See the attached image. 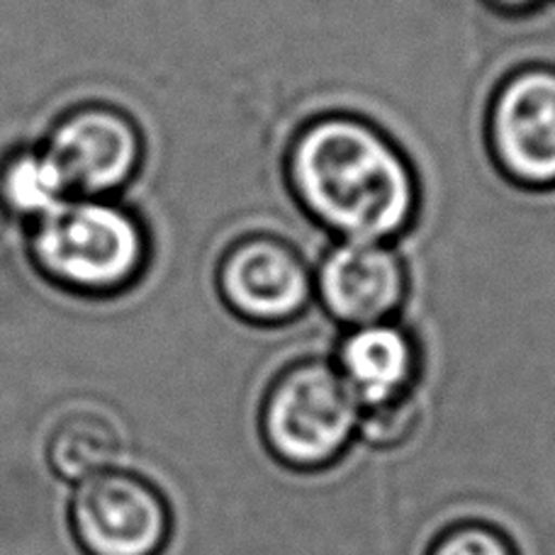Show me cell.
<instances>
[{
  "mask_svg": "<svg viewBox=\"0 0 555 555\" xmlns=\"http://www.w3.org/2000/svg\"><path fill=\"white\" fill-rule=\"evenodd\" d=\"M44 149L76 197H107L132 181L142 137L132 117L105 103H83L56 117Z\"/></svg>",
  "mask_w": 555,
  "mask_h": 555,
  "instance_id": "5",
  "label": "cell"
},
{
  "mask_svg": "<svg viewBox=\"0 0 555 555\" xmlns=\"http://www.w3.org/2000/svg\"><path fill=\"white\" fill-rule=\"evenodd\" d=\"M429 555H517L512 541L488 524H461L434 541Z\"/></svg>",
  "mask_w": 555,
  "mask_h": 555,
  "instance_id": "12",
  "label": "cell"
},
{
  "mask_svg": "<svg viewBox=\"0 0 555 555\" xmlns=\"http://www.w3.org/2000/svg\"><path fill=\"white\" fill-rule=\"evenodd\" d=\"M317 291L336 320L356 326L383 322L404 295V271L378 242H344L326 256Z\"/></svg>",
  "mask_w": 555,
  "mask_h": 555,
  "instance_id": "7",
  "label": "cell"
},
{
  "mask_svg": "<svg viewBox=\"0 0 555 555\" xmlns=\"http://www.w3.org/2000/svg\"><path fill=\"white\" fill-rule=\"evenodd\" d=\"M37 271L66 293L111 297L142 275L149 240L142 222L107 197H68L33 222Z\"/></svg>",
  "mask_w": 555,
  "mask_h": 555,
  "instance_id": "2",
  "label": "cell"
},
{
  "mask_svg": "<svg viewBox=\"0 0 555 555\" xmlns=\"http://www.w3.org/2000/svg\"><path fill=\"white\" fill-rule=\"evenodd\" d=\"M492 146L512 178L555 183V74L531 68L514 76L492 105Z\"/></svg>",
  "mask_w": 555,
  "mask_h": 555,
  "instance_id": "6",
  "label": "cell"
},
{
  "mask_svg": "<svg viewBox=\"0 0 555 555\" xmlns=\"http://www.w3.org/2000/svg\"><path fill=\"white\" fill-rule=\"evenodd\" d=\"M222 291L242 317L283 322L302 310L312 283L291 249L271 240H254L227 256Z\"/></svg>",
  "mask_w": 555,
  "mask_h": 555,
  "instance_id": "8",
  "label": "cell"
},
{
  "mask_svg": "<svg viewBox=\"0 0 555 555\" xmlns=\"http://www.w3.org/2000/svg\"><path fill=\"white\" fill-rule=\"evenodd\" d=\"M120 459V434L105 416L76 412L54 426L47 441V461L68 482H83L115 468Z\"/></svg>",
  "mask_w": 555,
  "mask_h": 555,
  "instance_id": "10",
  "label": "cell"
},
{
  "mask_svg": "<svg viewBox=\"0 0 555 555\" xmlns=\"http://www.w3.org/2000/svg\"><path fill=\"white\" fill-rule=\"evenodd\" d=\"M494 3H500L504 8H527L531 3H537V0H494Z\"/></svg>",
  "mask_w": 555,
  "mask_h": 555,
  "instance_id": "13",
  "label": "cell"
},
{
  "mask_svg": "<svg viewBox=\"0 0 555 555\" xmlns=\"http://www.w3.org/2000/svg\"><path fill=\"white\" fill-rule=\"evenodd\" d=\"M263 439L287 468L317 470L334 463L361 426V408L341 375L305 363L278 378L263 404Z\"/></svg>",
  "mask_w": 555,
  "mask_h": 555,
  "instance_id": "3",
  "label": "cell"
},
{
  "mask_svg": "<svg viewBox=\"0 0 555 555\" xmlns=\"http://www.w3.org/2000/svg\"><path fill=\"white\" fill-rule=\"evenodd\" d=\"M72 531L86 555H162L171 537V509L156 485L111 468L78 482Z\"/></svg>",
  "mask_w": 555,
  "mask_h": 555,
  "instance_id": "4",
  "label": "cell"
},
{
  "mask_svg": "<svg viewBox=\"0 0 555 555\" xmlns=\"http://www.w3.org/2000/svg\"><path fill=\"white\" fill-rule=\"evenodd\" d=\"M416 353L410 336L385 322L359 326L344 341L339 369L346 388L361 410H392L412 388Z\"/></svg>",
  "mask_w": 555,
  "mask_h": 555,
  "instance_id": "9",
  "label": "cell"
},
{
  "mask_svg": "<svg viewBox=\"0 0 555 555\" xmlns=\"http://www.w3.org/2000/svg\"><path fill=\"white\" fill-rule=\"evenodd\" d=\"M293 185L317 220L346 242H383L410 224L416 205L404 156L373 127L332 117L293 146Z\"/></svg>",
  "mask_w": 555,
  "mask_h": 555,
  "instance_id": "1",
  "label": "cell"
},
{
  "mask_svg": "<svg viewBox=\"0 0 555 555\" xmlns=\"http://www.w3.org/2000/svg\"><path fill=\"white\" fill-rule=\"evenodd\" d=\"M5 207H3V203H0V232H3V227H5Z\"/></svg>",
  "mask_w": 555,
  "mask_h": 555,
  "instance_id": "14",
  "label": "cell"
},
{
  "mask_svg": "<svg viewBox=\"0 0 555 555\" xmlns=\"http://www.w3.org/2000/svg\"><path fill=\"white\" fill-rule=\"evenodd\" d=\"M68 197L74 195L44 146L15 149L0 164V203L5 212L35 222Z\"/></svg>",
  "mask_w": 555,
  "mask_h": 555,
  "instance_id": "11",
  "label": "cell"
}]
</instances>
